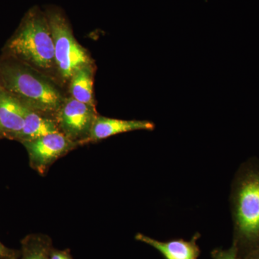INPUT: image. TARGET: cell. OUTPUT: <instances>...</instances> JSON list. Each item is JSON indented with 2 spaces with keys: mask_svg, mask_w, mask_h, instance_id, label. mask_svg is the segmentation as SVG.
I'll list each match as a JSON object with an SVG mask.
<instances>
[{
  "mask_svg": "<svg viewBox=\"0 0 259 259\" xmlns=\"http://www.w3.org/2000/svg\"><path fill=\"white\" fill-rule=\"evenodd\" d=\"M230 204L233 233L232 245L243 259L259 250V159L241 163L232 181Z\"/></svg>",
  "mask_w": 259,
  "mask_h": 259,
  "instance_id": "1",
  "label": "cell"
},
{
  "mask_svg": "<svg viewBox=\"0 0 259 259\" xmlns=\"http://www.w3.org/2000/svg\"><path fill=\"white\" fill-rule=\"evenodd\" d=\"M156 125L148 120H120L97 116L87 144L135 131H153Z\"/></svg>",
  "mask_w": 259,
  "mask_h": 259,
  "instance_id": "8",
  "label": "cell"
},
{
  "mask_svg": "<svg viewBox=\"0 0 259 259\" xmlns=\"http://www.w3.org/2000/svg\"><path fill=\"white\" fill-rule=\"evenodd\" d=\"M93 83V64L87 65L78 70L70 79L69 93L71 97L95 107Z\"/></svg>",
  "mask_w": 259,
  "mask_h": 259,
  "instance_id": "11",
  "label": "cell"
},
{
  "mask_svg": "<svg viewBox=\"0 0 259 259\" xmlns=\"http://www.w3.org/2000/svg\"><path fill=\"white\" fill-rule=\"evenodd\" d=\"M23 144L28 151L30 165L40 174L45 173L54 161L78 145L61 132L47 135Z\"/></svg>",
  "mask_w": 259,
  "mask_h": 259,
  "instance_id": "6",
  "label": "cell"
},
{
  "mask_svg": "<svg viewBox=\"0 0 259 259\" xmlns=\"http://www.w3.org/2000/svg\"><path fill=\"white\" fill-rule=\"evenodd\" d=\"M243 259H259V250H256V251L247 255Z\"/></svg>",
  "mask_w": 259,
  "mask_h": 259,
  "instance_id": "16",
  "label": "cell"
},
{
  "mask_svg": "<svg viewBox=\"0 0 259 259\" xmlns=\"http://www.w3.org/2000/svg\"><path fill=\"white\" fill-rule=\"evenodd\" d=\"M199 237L200 235L196 233L190 241L178 239L160 241L138 233L136 239L151 245L159 251L165 259H197L200 254V249L197 243Z\"/></svg>",
  "mask_w": 259,
  "mask_h": 259,
  "instance_id": "9",
  "label": "cell"
},
{
  "mask_svg": "<svg viewBox=\"0 0 259 259\" xmlns=\"http://www.w3.org/2000/svg\"><path fill=\"white\" fill-rule=\"evenodd\" d=\"M3 87L29 108L55 116L65 97L55 83L28 65L5 63L0 66Z\"/></svg>",
  "mask_w": 259,
  "mask_h": 259,
  "instance_id": "2",
  "label": "cell"
},
{
  "mask_svg": "<svg viewBox=\"0 0 259 259\" xmlns=\"http://www.w3.org/2000/svg\"><path fill=\"white\" fill-rule=\"evenodd\" d=\"M69 259H71V258H70Z\"/></svg>",
  "mask_w": 259,
  "mask_h": 259,
  "instance_id": "18",
  "label": "cell"
},
{
  "mask_svg": "<svg viewBox=\"0 0 259 259\" xmlns=\"http://www.w3.org/2000/svg\"><path fill=\"white\" fill-rule=\"evenodd\" d=\"M23 126V104L0 86V136L18 140Z\"/></svg>",
  "mask_w": 259,
  "mask_h": 259,
  "instance_id": "7",
  "label": "cell"
},
{
  "mask_svg": "<svg viewBox=\"0 0 259 259\" xmlns=\"http://www.w3.org/2000/svg\"><path fill=\"white\" fill-rule=\"evenodd\" d=\"M9 250L7 249L4 245H2L0 243V257H7V258H11Z\"/></svg>",
  "mask_w": 259,
  "mask_h": 259,
  "instance_id": "15",
  "label": "cell"
},
{
  "mask_svg": "<svg viewBox=\"0 0 259 259\" xmlns=\"http://www.w3.org/2000/svg\"><path fill=\"white\" fill-rule=\"evenodd\" d=\"M97 113L95 107L77 101L73 97L65 98L56 112V124L61 133L78 145L87 144Z\"/></svg>",
  "mask_w": 259,
  "mask_h": 259,
  "instance_id": "5",
  "label": "cell"
},
{
  "mask_svg": "<svg viewBox=\"0 0 259 259\" xmlns=\"http://www.w3.org/2000/svg\"><path fill=\"white\" fill-rule=\"evenodd\" d=\"M24 105V126L18 140L22 143L60 132L56 120Z\"/></svg>",
  "mask_w": 259,
  "mask_h": 259,
  "instance_id": "10",
  "label": "cell"
},
{
  "mask_svg": "<svg viewBox=\"0 0 259 259\" xmlns=\"http://www.w3.org/2000/svg\"><path fill=\"white\" fill-rule=\"evenodd\" d=\"M211 255L213 259H239L237 256L236 250L233 245L228 249L218 248L214 250Z\"/></svg>",
  "mask_w": 259,
  "mask_h": 259,
  "instance_id": "13",
  "label": "cell"
},
{
  "mask_svg": "<svg viewBox=\"0 0 259 259\" xmlns=\"http://www.w3.org/2000/svg\"><path fill=\"white\" fill-rule=\"evenodd\" d=\"M54 39L56 72L64 81H69L73 75L87 65L93 64L88 51L73 35L66 19L59 12L47 15Z\"/></svg>",
  "mask_w": 259,
  "mask_h": 259,
  "instance_id": "4",
  "label": "cell"
},
{
  "mask_svg": "<svg viewBox=\"0 0 259 259\" xmlns=\"http://www.w3.org/2000/svg\"><path fill=\"white\" fill-rule=\"evenodd\" d=\"M51 252L50 245L45 238L33 236L25 243L22 259H49Z\"/></svg>",
  "mask_w": 259,
  "mask_h": 259,
  "instance_id": "12",
  "label": "cell"
},
{
  "mask_svg": "<svg viewBox=\"0 0 259 259\" xmlns=\"http://www.w3.org/2000/svg\"><path fill=\"white\" fill-rule=\"evenodd\" d=\"M71 257L68 253L63 251L51 252L49 259H69Z\"/></svg>",
  "mask_w": 259,
  "mask_h": 259,
  "instance_id": "14",
  "label": "cell"
},
{
  "mask_svg": "<svg viewBox=\"0 0 259 259\" xmlns=\"http://www.w3.org/2000/svg\"><path fill=\"white\" fill-rule=\"evenodd\" d=\"M0 259H10V258H7V257H0Z\"/></svg>",
  "mask_w": 259,
  "mask_h": 259,
  "instance_id": "17",
  "label": "cell"
},
{
  "mask_svg": "<svg viewBox=\"0 0 259 259\" xmlns=\"http://www.w3.org/2000/svg\"><path fill=\"white\" fill-rule=\"evenodd\" d=\"M10 54L40 72L56 71L54 39L47 15L32 10L8 45Z\"/></svg>",
  "mask_w": 259,
  "mask_h": 259,
  "instance_id": "3",
  "label": "cell"
}]
</instances>
